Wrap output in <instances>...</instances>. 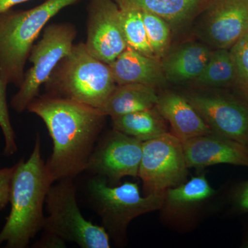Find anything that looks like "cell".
I'll use <instances>...</instances> for the list:
<instances>
[{"label": "cell", "mask_w": 248, "mask_h": 248, "mask_svg": "<svg viewBox=\"0 0 248 248\" xmlns=\"http://www.w3.org/2000/svg\"><path fill=\"white\" fill-rule=\"evenodd\" d=\"M141 13L152 50L156 58L162 60L170 48L172 29L159 16L143 11Z\"/></svg>", "instance_id": "603a6c76"}, {"label": "cell", "mask_w": 248, "mask_h": 248, "mask_svg": "<svg viewBox=\"0 0 248 248\" xmlns=\"http://www.w3.org/2000/svg\"><path fill=\"white\" fill-rule=\"evenodd\" d=\"M234 197L238 208L241 211L248 213V180L240 186Z\"/></svg>", "instance_id": "4316f807"}, {"label": "cell", "mask_w": 248, "mask_h": 248, "mask_svg": "<svg viewBox=\"0 0 248 248\" xmlns=\"http://www.w3.org/2000/svg\"><path fill=\"white\" fill-rule=\"evenodd\" d=\"M48 215L39 248H63L65 243L81 248H110V236L102 226L93 224L83 216L76 199L73 179L58 181L49 189L46 199Z\"/></svg>", "instance_id": "277c9868"}, {"label": "cell", "mask_w": 248, "mask_h": 248, "mask_svg": "<svg viewBox=\"0 0 248 248\" xmlns=\"http://www.w3.org/2000/svg\"><path fill=\"white\" fill-rule=\"evenodd\" d=\"M109 66L117 85L140 84L156 88L166 81L161 59L128 47Z\"/></svg>", "instance_id": "2e32d148"}, {"label": "cell", "mask_w": 248, "mask_h": 248, "mask_svg": "<svg viewBox=\"0 0 248 248\" xmlns=\"http://www.w3.org/2000/svg\"><path fill=\"white\" fill-rule=\"evenodd\" d=\"M90 200L109 236L122 242L130 222L137 217L159 210L164 192L142 196L138 184L125 182L110 186L107 179L93 177L88 186Z\"/></svg>", "instance_id": "8992f818"}, {"label": "cell", "mask_w": 248, "mask_h": 248, "mask_svg": "<svg viewBox=\"0 0 248 248\" xmlns=\"http://www.w3.org/2000/svg\"><path fill=\"white\" fill-rule=\"evenodd\" d=\"M188 169L182 141L170 132L143 142L138 177L145 195L181 185L187 179Z\"/></svg>", "instance_id": "ba28073f"}, {"label": "cell", "mask_w": 248, "mask_h": 248, "mask_svg": "<svg viewBox=\"0 0 248 248\" xmlns=\"http://www.w3.org/2000/svg\"><path fill=\"white\" fill-rule=\"evenodd\" d=\"M15 169L16 165L11 168L0 169V210L6 208L9 203Z\"/></svg>", "instance_id": "484cf974"}, {"label": "cell", "mask_w": 248, "mask_h": 248, "mask_svg": "<svg viewBox=\"0 0 248 248\" xmlns=\"http://www.w3.org/2000/svg\"><path fill=\"white\" fill-rule=\"evenodd\" d=\"M78 34L69 23L47 26L42 38L31 49L29 60L32 66L25 73L19 91L13 96L11 108L22 113L38 97L41 86L48 81L60 62L71 53Z\"/></svg>", "instance_id": "52a82bcc"}, {"label": "cell", "mask_w": 248, "mask_h": 248, "mask_svg": "<svg viewBox=\"0 0 248 248\" xmlns=\"http://www.w3.org/2000/svg\"><path fill=\"white\" fill-rule=\"evenodd\" d=\"M120 9L156 15L171 29H179L200 16L210 0H114Z\"/></svg>", "instance_id": "ac0fdd59"}, {"label": "cell", "mask_w": 248, "mask_h": 248, "mask_svg": "<svg viewBox=\"0 0 248 248\" xmlns=\"http://www.w3.org/2000/svg\"><path fill=\"white\" fill-rule=\"evenodd\" d=\"M184 96L213 134L248 147V102L218 93L193 92Z\"/></svg>", "instance_id": "30bf717a"}, {"label": "cell", "mask_w": 248, "mask_h": 248, "mask_svg": "<svg viewBox=\"0 0 248 248\" xmlns=\"http://www.w3.org/2000/svg\"><path fill=\"white\" fill-rule=\"evenodd\" d=\"M236 71L235 84L248 102V32L230 48Z\"/></svg>", "instance_id": "cb8c5ba5"}, {"label": "cell", "mask_w": 248, "mask_h": 248, "mask_svg": "<svg viewBox=\"0 0 248 248\" xmlns=\"http://www.w3.org/2000/svg\"><path fill=\"white\" fill-rule=\"evenodd\" d=\"M45 84L50 94L99 109L117 86L109 64L91 55L84 42L73 46Z\"/></svg>", "instance_id": "5b68a950"}, {"label": "cell", "mask_w": 248, "mask_h": 248, "mask_svg": "<svg viewBox=\"0 0 248 248\" xmlns=\"http://www.w3.org/2000/svg\"><path fill=\"white\" fill-rule=\"evenodd\" d=\"M236 71L229 49H215L196 84L205 88L228 87L235 84Z\"/></svg>", "instance_id": "44dd1931"}, {"label": "cell", "mask_w": 248, "mask_h": 248, "mask_svg": "<svg viewBox=\"0 0 248 248\" xmlns=\"http://www.w3.org/2000/svg\"><path fill=\"white\" fill-rule=\"evenodd\" d=\"M120 10L122 29L127 47L147 56L156 58L148 42L141 11Z\"/></svg>", "instance_id": "7402d4cb"}, {"label": "cell", "mask_w": 248, "mask_h": 248, "mask_svg": "<svg viewBox=\"0 0 248 248\" xmlns=\"http://www.w3.org/2000/svg\"><path fill=\"white\" fill-rule=\"evenodd\" d=\"M80 0H45L26 11L0 14V73L6 85L19 87L35 40L49 21Z\"/></svg>", "instance_id": "3957f363"}, {"label": "cell", "mask_w": 248, "mask_h": 248, "mask_svg": "<svg viewBox=\"0 0 248 248\" xmlns=\"http://www.w3.org/2000/svg\"><path fill=\"white\" fill-rule=\"evenodd\" d=\"M244 247L245 248H248V241H247V243H246V244H245Z\"/></svg>", "instance_id": "f1b7e54d"}, {"label": "cell", "mask_w": 248, "mask_h": 248, "mask_svg": "<svg viewBox=\"0 0 248 248\" xmlns=\"http://www.w3.org/2000/svg\"><path fill=\"white\" fill-rule=\"evenodd\" d=\"M197 35L215 49H230L248 32V0H210Z\"/></svg>", "instance_id": "8fae6325"}, {"label": "cell", "mask_w": 248, "mask_h": 248, "mask_svg": "<svg viewBox=\"0 0 248 248\" xmlns=\"http://www.w3.org/2000/svg\"><path fill=\"white\" fill-rule=\"evenodd\" d=\"M182 144L188 169L217 164L248 168V147L231 139L212 133L185 140Z\"/></svg>", "instance_id": "4fadbf2b"}, {"label": "cell", "mask_w": 248, "mask_h": 248, "mask_svg": "<svg viewBox=\"0 0 248 248\" xmlns=\"http://www.w3.org/2000/svg\"><path fill=\"white\" fill-rule=\"evenodd\" d=\"M84 42L94 58L110 64L127 48L121 10L114 0H89Z\"/></svg>", "instance_id": "7c38bea8"}, {"label": "cell", "mask_w": 248, "mask_h": 248, "mask_svg": "<svg viewBox=\"0 0 248 248\" xmlns=\"http://www.w3.org/2000/svg\"><path fill=\"white\" fill-rule=\"evenodd\" d=\"M158 94L153 86L140 84L117 85L100 110L111 118L156 107Z\"/></svg>", "instance_id": "d6986e66"}, {"label": "cell", "mask_w": 248, "mask_h": 248, "mask_svg": "<svg viewBox=\"0 0 248 248\" xmlns=\"http://www.w3.org/2000/svg\"><path fill=\"white\" fill-rule=\"evenodd\" d=\"M54 184L41 155L40 135L36 136L31 156L19 160L11 182V209L0 232V246L26 248L43 228L44 205L50 186Z\"/></svg>", "instance_id": "7a4b0ae2"}, {"label": "cell", "mask_w": 248, "mask_h": 248, "mask_svg": "<svg viewBox=\"0 0 248 248\" xmlns=\"http://www.w3.org/2000/svg\"><path fill=\"white\" fill-rule=\"evenodd\" d=\"M111 119L113 129L143 142L169 132L167 122L156 107Z\"/></svg>", "instance_id": "ffe728a7"}, {"label": "cell", "mask_w": 248, "mask_h": 248, "mask_svg": "<svg viewBox=\"0 0 248 248\" xmlns=\"http://www.w3.org/2000/svg\"><path fill=\"white\" fill-rule=\"evenodd\" d=\"M212 53L213 50L205 44H183L161 60L165 78L173 83L195 81L202 74Z\"/></svg>", "instance_id": "e0dca14e"}, {"label": "cell", "mask_w": 248, "mask_h": 248, "mask_svg": "<svg viewBox=\"0 0 248 248\" xmlns=\"http://www.w3.org/2000/svg\"><path fill=\"white\" fill-rule=\"evenodd\" d=\"M31 0H0V14L6 12L14 6Z\"/></svg>", "instance_id": "83f0119b"}, {"label": "cell", "mask_w": 248, "mask_h": 248, "mask_svg": "<svg viewBox=\"0 0 248 248\" xmlns=\"http://www.w3.org/2000/svg\"><path fill=\"white\" fill-rule=\"evenodd\" d=\"M143 142L112 129L99 139L86 171L115 184L125 177H138Z\"/></svg>", "instance_id": "9c48e42d"}, {"label": "cell", "mask_w": 248, "mask_h": 248, "mask_svg": "<svg viewBox=\"0 0 248 248\" xmlns=\"http://www.w3.org/2000/svg\"><path fill=\"white\" fill-rule=\"evenodd\" d=\"M6 87L0 73V128L4 138V155L10 156L17 153V145L11 119L6 99Z\"/></svg>", "instance_id": "d4e9b609"}, {"label": "cell", "mask_w": 248, "mask_h": 248, "mask_svg": "<svg viewBox=\"0 0 248 248\" xmlns=\"http://www.w3.org/2000/svg\"><path fill=\"white\" fill-rule=\"evenodd\" d=\"M215 194L205 174H202L165 191L164 203L159 210L166 221H182Z\"/></svg>", "instance_id": "9a60e30c"}, {"label": "cell", "mask_w": 248, "mask_h": 248, "mask_svg": "<svg viewBox=\"0 0 248 248\" xmlns=\"http://www.w3.org/2000/svg\"><path fill=\"white\" fill-rule=\"evenodd\" d=\"M156 107L181 141L213 133L185 96L166 91L158 94Z\"/></svg>", "instance_id": "5bb4252c"}, {"label": "cell", "mask_w": 248, "mask_h": 248, "mask_svg": "<svg viewBox=\"0 0 248 248\" xmlns=\"http://www.w3.org/2000/svg\"><path fill=\"white\" fill-rule=\"evenodd\" d=\"M27 110L45 122L53 140L46 166L53 182L86 171L107 116L97 108L50 93L36 98Z\"/></svg>", "instance_id": "6da1fadb"}]
</instances>
